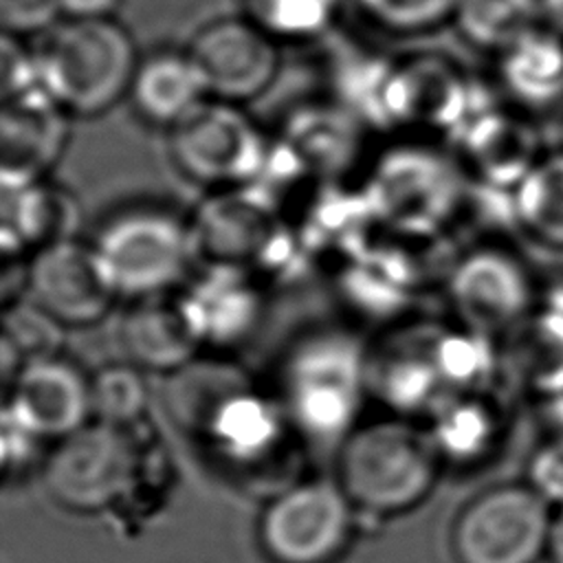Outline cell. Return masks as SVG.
Instances as JSON below:
<instances>
[{
    "mask_svg": "<svg viewBox=\"0 0 563 563\" xmlns=\"http://www.w3.org/2000/svg\"><path fill=\"white\" fill-rule=\"evenodd\" d=\"M207 84L194 59L156 53L136 66L130 99L139 117L158 128H174L205 103Z\"/></svg>",
    "mask_w": 563,
    "mask_h": 563,
    "instance_id": "cell-15",
    "label": "cell"
},
{
    "mask_svg": "<svg viewBox=\"0 0 563 563\" xmlns=\"http://www.w3.org/2000/svg\"><path fill=\"white\" fill-rule=\"evenodd\" d=\"M198 343H231L244 334L257 312L255 290L224 268L198 282L180 301Z\"/></svg>",
    "mask_w": 563,
    "mask_h": 563,
    "instance_id": "cell-16",
    "label": "cell"
},
{
    "mask_svg": "<svg viewBox=\"0 0 563 563\" xmlns=\"http://www.w3.org/2000/svg\"><path fill=\"white\" fill-rule=\"evenodd\" d=\"M440 460L431 431L394 413L358 422L339 442L332 477L356 510L394 517L433 493Z\"/></svg>",
    "mask_w": 563,
    "mask_h": 563,
    "instance_id": "cell-1",
    "label": "cell"
},
{
    "mask_svg": "<svg viewBox=\"0 0 563 563\" xmlns=\"http://www.w3.org/2000/svg\"><path fill=\"white\" fill-rule=\"evenodd\" d=\"M530 486L545 499L563 504V440L543 446L530 464Z\"/></svg>",
    "mask_w": 563,
    "mask_h": 563,
    "instance_id": "cell-27",
    "label": "cell"
},
{
    "mask_svg": "<svg viewBox=\"0 0 563 563\" xmlns=\"http://www.w3.org/2000/svg\"><path fill=\"white\" fill-rule=\"evenodd\" d=\"M62 108L37 90L4 101L2 110V187L40 183L64 145Z\"/></svg>",
    "mask_w": 563,
    "mask_h": 563,
    "instance_id": "cell-13",
    "label": "cell"
},
{
    "mask_svg": "<svg viewBox=\"0 0 563 563\" xmlns=\"http://www.w3.org/2000/svg\"><path fill=\"white\" fill-rule=\"evenodd\" d=\"M550 530L548 501L532 486H495L460 510L451 548L457 563H534Z\"/></svg>",
    "mask_w": 563,
    "mask_h": 563,
    "instance_id": "cell-7",
    "label": "cell"
},
{
    "mask_svg": "<svg viewBox=\"0 0 563 563\" xmlns=\"http://www.w3.org/2000/svg\"><path fill=\"white\" fill-rule=\"evenodd\" d=\"M548 550H550V556L554 563H563V512L552 521Z\"/></svg>",
    "mask_w": 563,
    "mask_h": 563,
    "instance_id": "cell-30",
    "label": "cell"
},
{
    "mask_svg": "<svg viewBox=\"0 0 563 563\" xmlns=\"http://www.w3.org/2000/svg\"><path fill=\"white\" fill-rule=\"evenodd\" d=\"M169 154L176 169L202 187H231L255 178L266 161L257 128L231 103H200L172 128Z\"/></svg>",
    "mask_w": 563,
    "mask_h": 563,
    "instance_id": "cell-8",
    "label": "cell"
},
{
    "mask_svg": "<svg viewBox=\"0 0 563 563\" xmlns=\"http://www.w3.org/2000/svg\"><path fill=\"white\" fill-rule=\"evenodd\" d=\"M4 413L44 442H57L92 420L90 374L59 354L33 358L7 380Z\"/></svg>",
    "mask_w": 563,
    "mask_h": 563,
    "instance_id": "cell-10",
    "label": "cell"
},
{
    "mask_svg": "<svg viewBox=\"0 0 563 563\" xmlns=\"http://www.w3.org/2000/svg\"><path fill=\"white\" fill-rule=\"evenodd\" d=\"M136 471L139 451L130 431L90 420L51 444L42 460V484L59 508L95 515L130 493Z\"/></svg>",
    "mask_w": 563,
    "mask_h": 563,
    "instance_id": "cell-5",
    "label": "cell"
},
{
    "mask_svg": "<svg viewBox=\"0 0 563 563\" xmlns=\"http://www.w3.org/2000/svg\"><path fill=\"white\" fill-rule=\"evenodd\" d=\"M207 92L238 103L264 92L277 75L279 55L271 35L253 22L220 20L202 29L189 51Z\"/></svg>",
    "mask_w": 563,
    "mask_h": 563,
    "instance_id": "cell-11",
    "label": "cell"
},
{
    "mask_svg": "<svg viewBox=\"0 0 563 563\" xmlns=\"http://www.w3.org/2000/svg\"><path fill=\"white\" fill-rule=\"evenodd\" d=\"M125 361L143 372L172 376L196 361L198 339L178 301L152 297L132 301L119 325Z\"/></svg>",
    "mask_w": 563,
    "mask_h": 563,
    "instance_id": "cell-14",
    "label": "cell"
},
{
    "mask_svg": "<svg viewBox=\"0 0 563 563\" xmlns=\"http://www.w3.org/2000/svg\"><path fill=\"white\" fill-rule=\"evenodd\" d=\"M117 299L165 297L194 264V227L158 205H134L108 216L88 242Z\"/></svg>",
    "mask_w": 563,
    "mask_h": 563,
    "instance_id": "cell-3",
    "label": "cell"
},
{
    "mask_svg": "<svg viewBox=\"0 0 563 563\" xmlns=\"http://www.w3.org/2000/svg\"><path fill=\"white\" fill-rule=\"evenodd\" d=\"M255 11L260 15V26L264 24L273 31L299 33L314 29L323 22L328 11V0H255Z\"/></svg>",
    "mask_w": 563,
    "mask_h": 563,
    "instance_id": "cell-25",
    "label": "cell"
},
{
    "mask_svg": "<svg viewBox=\"0 0 563 563\" xmlns=\"http://www.w3.org/2000/svg\"><path fill=\"white\" fill-rule=\"evenodd\" d=\"M488 435V418L484 411L475 409V407H457L455 411H451L444 422L442 429L438 427V431H431V438L442 453H475L477 446L484 444V438Z\"/></svg>",
    "mask_w": 563,
    "mask_h": 563,
    "instance_id": "cell-24",
    "label": "cell"
},
{
    "mask_svg": "<svg viewBox=\"0 0 563 563\" xmlns=\"http://www.w3.org/2000/svg\"><path fill=\"white\" fill-rule=\"evenodd\" d=\"M59 13V0H0V22L7 35L42 31L51 26Z\"/></svg>",
    "mask_w": 563,
    "mask_h": 563,
    "instance_id": "cell-26",
    "label": "cell"
},
{
    "mask_svg": "<svg viewBox=\"0 0 563 563\" xmlns=\"http://www.w3.org/2000/svg\"><path fill=\"white\" fill-rule=\"evenodd\" d=\"M515 209L532 235L563 246V152L532 165L519 183Z\"/></svg>",
    "mask_w": 563,
    "mask_h": 563,
    "instance_id": "cell-20",
    "label": "cell"
},
{
    "mask_svg": "<svg viewBox=\"0 0 563 563\" xmlns=\"http://www.w3.org/2000/svg\"><path fill=\"white\" fill-rule=\"evenodd\" d=\"M59 4L73 20H101L119 7V0H59Z\"/></svg>",
    "mask_w": 563,
    "mask_h": 563,
    "instance_id": "cell-28",
    "label": "cell"
},
{
    "mask_svg": "<svg viewBox=\"0 0 563 563\" xmlns=\"http://www.w3.org/2000/svg\"><path fill=\"white\" fill-rule=\"evenodd\" d=\"M354 504L334 477H310L268 497L257 541L271 563H332L354 532Z\"/></svg>",
    "mask_w": 563,
    "mask_h": 563,
    "instance_id": "cell-6",
    "label": "cell"
},
{
    "mask_svg": "<svg viewBox=\"0 0 563 563\" xmlns=\"http://www.w3.org/2000/svg\"><path fill=\"white\" fill-rule=\"evenodd\" d=\"M59 339L62 325L42 312L31 299L4 306V367L13 361L20 369L26 361L59 354Z\"/></svg>",
    "mask_w": 563,
    "mask_h": 563,
    "instance_id": "cell-22",
    "label": "cell"
},
{
    "mask_svg": "<svg viewBox=\"0 0 563 563\" xmlns=\"http://www.w3.org/2000/svg\"><path fill=\"white\" fill-rule=\"evenodd\" d=\"M4 249H33L70 240L75 216L73 202L44 180L4 189Z\"/></svg>",
    "mask_w": 563,
    "mask_h": 563,
    "instance_id": "cell-17",
    "label": "cell"
},
{
    "mask_svg": "<svg viewBox=\"0 0 563 563\" xmlns=\"http://www.w3.org/2000/svg\"><path fill=\"white\" fill-rule=\"evenodd\" d=\"M367 389L369 354L350 334L321 330L303 336L286 356L279 407L301 435L336 449L361 422Z\"/></svg>",
    "mask_w": 563,
    "mask_h": 563,
    "instance_id": "cell-2",
    "label": "cell"
},
{
    "mask_svg": "<svg viewBox=\"0 0 563 563\" xmlns=\"http://www.w3.org/2000/svg\"><path fill=\"white\" fill-rule=\"evenodd\" d=\"M35 59L44 92L81 117L101 114L130 95L139 66L132 37L108 18L57 26Z\"/></svg>",
    "mask_w": 563,
    "mask_h": 563,
    "instance_id": "cell-4",
    "label": "cell"
},
{
    "mask_svg": "<svg viewBox=\"0 0 563 563\" xmlns=\"http://www.w3.org/2000/svg\"><path fill=\"white\" fill-rule=\"evenodd\" d=\"M539 26L563 40V0H539Z\"/></svg>",
    "mask_w": 563,
    "mask_h": 563,
    "instance_id": "cell-29",
    "label": "cell"
},
{
    "mask_svg": "<svg viewBox=\"0 0 563 563\" xmlns=\"http://www.w3.org/2000/svg\"><path fill=\"white\" fill-rule=\"evenodd\" d=\"M90 402L92 420L130 431L150 407L145 372L130 361L103 365L90 374Z\"/></svg>",
    "mask_w": 563,
    "mask_h": 563,
    "instance_id": "cell-21",
    "label": "cell"
},
{
    "mask_svg": "<svg viewBox=\"0 0 563 563\" xmlns=\"http://www.w3.org/2000/svg\"><path fill=\"white\" fill-rule=\"evenodd\" d=\"M449 292L455 310L468 323L497 328L521 317L530 299V284L510 255L482 249L460 260Z\"/></svg>",
    "mask_w": 563,
    "mask_h": 563,
    "instance_id": "cell-12",
    "label": "cell"
},
{
    "mask_svg": "<svg viewBox=\"0 0 563 563\" xmlns=\"http://www.w3.org/2000/svg\"><path fill=\"white\" fill-rule=\"evenodd\" d=\"M501 79L526 106H550L563 97V40L537 26L504 51Z\"/></svg>",
    "mask_w": 563,
    "mask_h": 563,
    "instance_id": "cell-18",
    "label": "cell"
},
{
    "mask_svg": "<svg viewBox=\"0 0 563 563\" xmlns=\"http://www.w3.org/2000/svg\"><path fill=\"white\" fill-rule=\"evenodd\" d=\"M26 299L62 328H86L119 301L88 242L75 238L37 249L26 264Z\"/></svg>",
    "mask_w": 563,
    "mask_h": 563,
    "instance_id": "cell-9",
    "label": "cell"
},
{
    "mask_svg": "<svg viewBox=\"0 0 563 563\" xmlns=\"http://www.w3.org/2000/svg\"><path fill=\"white\" fill-rule=\"evenodd\" d=\"M453 15L468 42L506 51L539 26V0H457Z\"/></svg>",
    "mask_w": 563,
    "mask_h": 563,
    "instance_id": "cell-19",
    "label": "cell"
},
{
    "mask_svg": "<svg viewBox=\"0 0 563 563\" xmlns=\"http://www.w3.org/2000/svg\"><path fill=\"white\" fill-rule=\"evenodd\" d=\"M367 18L396 33H420L455 13L457 0H356Z\"/></svg>",
    "mask_w": 563,
    "mask_h": 563,
    "instance_id": "cell-23",
    "label": "cell"
}]
</instances>
